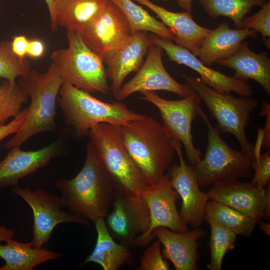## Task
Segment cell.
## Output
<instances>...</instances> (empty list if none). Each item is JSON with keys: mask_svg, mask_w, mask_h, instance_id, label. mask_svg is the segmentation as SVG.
Returning <instances> with one entry per match:
<instances>
[{"mask_svg": "<svg viewBox=\"0 0 270 270\" xmlns=\"http://www.w3.org/2000/svg\"><path fill=\"white\" fill-rule=\"evenodd\" d=\"M146 6L161 20L176 37L177 44L188 50L198 56L200 48L210 29L197 24L190 12L184 11L176 12L168 10L150 0H134Z\"/></svg>", "mask_w": 270, "mask_h": 270, "instance_id": "44dd1931", "label": "cell"}, {"mask_svg": "<svg viewBox=\"0 0 270 270\" xmlns=\"http://www.w3.org/2000/svg\"><path fill=\"white\" fill-rule=\"evenodd\" d=\"M66 36L68 48L57 50L51 56L64 83L90 94H108L110 86L102 58L84 44L78 32L67 31Z\"/></svg>", "mask_w": 270, "mask_h": 270, "instance_id": "52a82bcc", "label": "cell"}, {"mask_svg": "<svg viewBox=\"0 0 270 270\" xmlns=\"http://www.w3.org/2000/svg\"><path fill=\"white\" fill-rule=\"evenodd\" d=\"M88 136L116 193L138 196L151 186L128 154L120 126L100 124Z\"/></svg>", "mask_w": 270, "mask_h": 270, "instance_id": "277c9868", "label": "cell"}, {"mask_svg": "<svg viewBox=\"0 0 270 270\" xmlns=\"http://www.w3.org/2000/svg\"><path fill=\"white\" fill-rule=\"evenodd\" d=\"M27 113L28 108H25L9 122L0 126V142L17 132L24 120Z\"/></svg>", "mask_w": 270, "mask_h": 270, "instance_id": "d590c367", "label": "cell"}, {"mask_svg": "<svg viewBox=\"0 0 270 270\" xmlns=\"http://www.w3.org/2000/svg\"><path fill=\"white\" fill-rule=\"evenodd\" d=\"M152 233L164 246L162 250L164 258L172 262L176 270H198L200 259L198 252L200 240L206 234L200 227L180 232L168 228L158 227Z\"/></svg>", "mask_w": 270, "mask_h": 270, "instance_id": "ffe728a7", "label": "cell"}, {"mask_svg": "<svg viewBox=\"0 0 270 270\" xmlns=\"http://www.w3.org/2000/svg\"><path fill=\"white\" fill-rule=\"evenodd\" d=\"M204 220L210 228L209 242L210 258L207 268L210 270H220L226 254L235 247L237 234L208 214H206Z\"/></svg>", "mask_w": 270, "mask_h": 270, "instance_id": "f1b7e54d", "label": "cell"}, {"mask_svg": "<svg viewBox=\"0 0 270 270\" xmlns=\"http://www.w3.org/2000/svg\"><path fill=\"white\" fill-rule=\"evenodd\" d=\"M258 224L260 225V229L266 235H270V224L268 222H264L262 220Z\"/></svg>", "mask_w": 270, "mask_h": 270, "instance_id": "7bdbcfd3", "label": "cell"}, {"mask_svg": "<svg viewBox=\"0 0 270 270\" xmlns=\"http://www.w3.org/2000/svg\"><path fill=\"white\" fill-rule=\"evenodd\" d=\"M140 98L156 107L163 121V124L175 138L184 147L190 164L195 166L201 160L200 148L193 142L192 128L193 120L198 115L201 100L196 92L180 100H168L162 98L155 92H144Z\"/></svg>", "mask_w": 270, "mask_h": 270, "instance_id": "9c48e42d", "label": "cell"}, {"mask_svg": "<svg viewBox=\"0 0 270 270\" xmlns=\"http://www.w3.org/2000/svg\"><path fill=\"white\" fill-rule=\"evenodd\" d=\"M162 1H163L164 2H170L172 0H162Z\"/></svg>", "mask_w": 270, "mask_h": 270, "instance_id": "ee69618b", "label": "cell"}, {"mask_svg": "<svg viewBox=\"0 0 270 270\" xmlns=\"http://www.w3.org/2000/svg\"><path fill=\"white\" fill-rule=\"evenodd\" d=\"M152 44L148 32H138L120 48L102 58L106 66L107 76L112 81L110 90L113 94L120 90L130 74L140 68Z\"/></svg>", "mask_w": 270, "mask_h": 270, "instance_id": "d6986e66", "label": "cell"}, {"mask_svg": "<svg viewBox=\"0 0 270 270\" xmlns=\"http://www.w3.org/2000/svg\"><path fill=\"white\" fill-rule=\"evenodd\" d=\"M58 95L56 104L66 124L74 128L78 138L88 136L90 130L100 124L120 126L146 116L130 110L120 102H102L68 83L62 84Z\"/></svg>", "mask_w": 270, "mask_h": 270, "instance_id": "5b68a950", "label": "cell"}, {"mask_svg": "<svg viewBox=\"0 0 270 270\" xmlns=\"http://www.w3.org/2000/svg\"><path fill=\"white\" fill-rule=\"evenodd\" d=\"M112 209L106 216L107 229L112 236L130 248L136 246L137 236L150 224V214L142 196H129L116 193Z\"/></svg>", "mask_w": 270, "mask_h": 270, "instance_id": "2e32d148", "label": "cell"}, {"mask_svg": "<svg viewBox=\"0 0 270 270\" xmlns=\"http://www.w3.org/2000/svg\"><path fill=\"white\" fill-rule=\"evenodd\" d=\"M13 192L22 198L32 210L34 223L32 246L42 248L46 246L56 226L64 222L88 225L90 222L72 213L62 210L64 205L60 196L50 194L45 189L32 190L18 186L12 188Z\"/></svg>", "mask_w": 270, "mask_h": 270, "instance_id": "30bf717a", "label": "cell"}, {"mask_svg": "<svg viewBox=\"0 0 270 270\" xmlns=\"http://www.w3.org/2000/svg\"><path fill=\"white\" fill-rule=\"evenodd\" d=\"M108 0H54L55 30L58 26L79 32L106 6Z\"/></svg>", "mask_w": 270, "mask_h": 270, "instance_id": "d4e9b609", "label": "cell"}, {"mask_svg": "<svg viewBox=\"0 0 270 270\" xmlns=\"http://www.w3.org/2000/svg\"><path fill=\"white\" fill-rule=\"evenodd\" d=\"M206 194L213 200L228 206L254 219L258 224L270 217V182L259 190L250 182L238 179L224 180L214 182Z\"/></svg>", "mask_w": 270, "mask_h": 270, "instance_id": "7c38bea8", "label": "cell"}, {"mask_svg": "<svg viewBox=\"0 0 270 270\" xmlns=\"http://www.w3.org/2000/svg\"><path fill=\"white\" fill-rule=\"evenodd\" d=\"M94 222L97 232L96 245L80 266L94 262L104 270H117L126 264H132L134 260L130 248L114 240L107 229L104 218H98Z\"/></svg>", "mask_w": 270, "mask_h": 270, "instance_id": "cb8c5ba5", "label": "cell"}, {"mask_svg": "<svg viewBox=\"0 0 270 270\" xmlns=\"http://www.w3.org/2000/svg\"><path fill=\"white\" fill-rule=\"evenodd\" d=\"M64 83L60 72L52 62L44 73L31 69L18 84L30 98L24 120L14 136L6 144L7 149L20 147L38 134L56 130V104Z\"/></svg>", "mask_w": 270, "mask_h": 270, "instance_id": "3957f363", "label": "cell"}, {"mask_svg": "<svg viewBox=\"0 0 270 270\" xmlns=\"http://www.w3.org/2000/svg\"><path fill=\"white\" fill-rule=\"evenodd\" d=\"M258 32L246 28L232 29L226 22L221 23L206 36L198 52V59L210 66L218 60L234 54L240 44L248 37H256Z\"/></svg>", "mask_w": 270, "mask_h": 270, "instance_id": "603a6c76", "label": "cell"}, {"mask_svg": "<svg viewBox=\"0 0 270 270\" xmlns=\"http://www.w3.org/2000/svg\"><path fill=\"white\" fill-rule=\"evenodd\" d=\"M28 99L18 83L7 80L3 82L0 85V126L16 116Z\"/></svg>", "mask_w": 270, "mask_h": 270, "instance_id": "4dcf8cb0", "label": "cell"}, {"mask_svg": "<svg viewBox=\"0 0 270 270\" xmlns=\"http://www.w3.org/2000/svg\"><path fill=\"white\" fill-rule=\"evenodd\" d=\"M120 129L132 160L151 185L158 183L176 153L170 132L163 124L146 115L120 126Z\"/></svg>", "mask_w": 270, "mask_h": 270, "instance_id": "7a4b0ae2", "label": "cell"}, {"mask_svg": "<svg viewBox=\"0 0 270 270\" xmlns=\"http://www.w3.org/2000/svg\"><path fill=\"white\" fill-rule=\"evenodd\" d=\"M254 176L250 182L259 190H263L270 180V150L260 154L257 161L251 164Z\"/></svg>", "mask_w": 270, "mask_h": 270, "instance_id": "e575fe53", "label": "cell"}, {"mask_svg": "<svg viewBox=\"0 0 270 270\" xmlns=\"http://www.w3.org/2000/svg\"><path fill=\"white\" fill-rule=\"evenodd\" d=\"M15 234L16 231L14 229L0 226V242H6L12 238Z\"/></svg>", "mask_w": 270, "mask_h": 270, "instance_id": "ab89813d", "label": "cell"}, {"mask_svg": "<svg viewBox=\"0 0 270 270\" xmlns=\"http://www.w3.org/2000/svg\"><path fill=\"white\" fill-rule=\"evenodd\" d=\"M45 50L44 42L38 39L29 40L26 55L32 58L42 57Z\"/></svg>", "mask_w": 270, "mask_h": 270, "instance_id": "f35d334b", "label": "cell"}, {"mask_svg": "<svg viewBox=\"0 0 270 270\" xmlns=\"http://www.w3.org/2000/svg\"><path fill=\"white\" fill-rule=\"evenodd\" d=\"M30 64L26 58H21L12 51L11 42H0V78L10 82L26 76L30 70Z\"/></svg>", "mask_w": 270, "mask_h": 270, "instance_id": "1f68e13d", "label": "cell"}, {"mask_svg": "<svg viewBox=\"0 0 270 270\" xmlns=\"http://www.w3.org/2000/svg\"><path fill=\"white\" fill-rule=\"evenodd\" d=\"M2 244L0 258L5 262L0 270H32L46 262L57 260L62 254L46 248H36L30 242H20L12 238Z\"/></svg>", "mask_w": 270, "mask_h": 270, "instance_id": "484cf974", "label": "cell"}, {"mask_svg": "<svg viewBox=\"0 0 270 270\" xmlns=\"http://www.w3.org/2000/svg\"><path fill=\"white\" fill-rule=\"evenodd\" d=\"M164 51L154 44L150 46L146 58L136 76L113 94L116 100L122 101L136 92L165 90L182 98L194 92L188 84L178 82L168 72L162 60Z\"/></svg>", "mask_w": 270, "mask_h": 270, "instance_id": "9a60e30c", "label": "cell"}, {"mask_svg": "<svg viewBox=\"0 0 270 270\" xmlns=\"http://www.w3.org/2000/svg\"><path fill=\"white\" fill-rule=\"evenodd\" d=\"M65 207L70 213L87 220L105 218L110 212L116 192L92 144L86 146L84 163L72 179L55 182Z\"/></svg>", "mask_w": 270, "mask_h": 270, "instance_id": "6da1fadb", "label": "cell"}, {"mask_svg": "<svg viewBox=\"0 0 270 270\" xmlns=\"http://www.w3.org/2000/svg\"><path fill=\"white\" fill-rule=\"evenodd\" d=\"M161 243L157 239L146 248L140 258L138 270H169L170 264L162 254Z\"/></svg>", "mask_w": 270, "mask_h": 270, "instance_id": "836d02e7", "label": "cell"}, {"mask_svg": "<svg viewBox=\"0 0 270 270\" xmlns=\"http://www.w3.org/2000/svg\"><path fill=\"white\" fill-rule=\"evenodd\" d=\"M150 36L152 43L161 47L170 60L197 72L200 76V80L204 84L218 91L228 93L232 92L240 96H252L253 90L248 82L228 76L204 65L188 50L174 44L170 40L154 34Z\"/></svg>", "mask_w": 270, "mask_h": 270, "instance_id": "e0dca14e", "label": "cell"}, {"mask_svg": "<svg viewBox=\"0 0 270 270\" xmlns=\"http://www.w3.org/2000/svg\"><path fill=\"white\" fill-rule=\"evenodd\" d=\"M270 105L266 100L264 101L262 105V110L260 115L266 114V127L263 130L262 146L266 150L270 147Z\"/></svg>", "mask_w": 270, "mask_h": 270, "instance_id": "74e56055", "label": "cell"}, {"mask_svg": "<svg viewBox=\"0 0 270 270\" xmlns=\"http://www.w3.org/2000/svg\"><path fill=\"white\" fill-rule=\"evenodd\" d=\"M29 40L24 35L13 36L11 42L13 52L19 58H24L26 55Z\"/></svg>", "mask_w": 270, "mask_h": 270, "instance_id": "8d00e7d4", "label": "cell"}, {"mask_svg": "<svg viewBox=\"0 0 270 270\" xmlns=\"http://www.w3.org/2000/svg\"><path fill=\"white\" fill-rule=\"evenodd\" d=\"M176 4L179 7L184 11L191 12L194 0H176Z\"/></svg>", "mask_w": 270, "mask_h": 270, "instance_id": "b9f144b4", "label": "cell"}, {"mask_svg": "<svg viewBox=\"0 0 270 270\" xmlns=\"http://www.w3.org/2000/svg\"><path fill=\"white\" fill-rule=\"evenodd\" d=\"M180 164L170 166L168 175L174 189L182 199L179 212L184 222L193 228L200 227L206 214V194L200 190L194 166L188 164L183 157L182 144L173 138Z\"/></svg>", "mask_w": 270, "mask_h": 270, "instance_id": "4fadbf2b", "label": "cell"}, {"mask_svg": "<svg viewBox=\"0 0 270 270\" xmlns=\"http://www.w3.org/2000/svg\"><path fill=\"white\" fill-rule=\"evenodd\" d=\"M198 115L208 129L204 158L194 166L200 186L206 187L220 180L250 178L252 168L250 158L241 150H234L228 144L200 106Z\"/></svg>", "mask_w": 270, "mask_h": 270, "instance_id": "ba28073f", "label": "cell"}, {"mask_svg": "<svg viewBox=\"0 0 270 270\" xmlns=\"http://www.w3.org/2000/svg\"><path fill=\"white\" fill-rule=\"evenodd\" d=\"M237 28L253 30L260 32L263 40L270 48V2L268 1L256 13L246 16Z\"/></svg>", "mask_w": 270, "mask_h": 270, "instance_id": "d6a6232c", "label": "cell"}, {"mask_svg": "<svg viewBox=\"0 0 270 270\" xmlns=\"http://www.w3.org/2000/svg\"><path fill=\"white\" fill-rule=\"evenodd\" d=\"M63 138H59L43 148L24 150L20 147L10 149L0 161V188L18 186L20 179L46 166L51 160L62 156Z\"/></svg>", "mask_w": 270, "mask_h": 270, "instance_id": "ac0fdd59", "label": "cell"}, {"mask_svg": "<svg viewBox=\"0 0 270 270\" xmlns=\"http://www.w3.org/2000/svg\"><path fill=\"white\" fill-rule=\"evenodd\" d=\"M216 63L233 69L234 77L237 79L254 80L270 95V58L266 51L256 53L250 49L248 43L244 41L234 54Z\"/></svg>", "mask_w": 270, "mask_h": 270, "instance_id": "7402d4cb", "label": "cell"}, {"mask_svg": "<svg viewBox=\"0 0 270 270\" xmlns=\"http://www.w3.org/2000/svg\"><path fill=\"white\" fill-rule=\"evenodd\" d=\"M109 0L122 12L133 34L140 31L150 32L159 36L175 41L176 37L168 28L132 0Z\"/></svg>", "mask_w": 270, "mask_h": 270, "instance_id": "4316f807", "label": "cell"}, {"mask_svg": "<svg viewBox=\"0 0 270 270\" xmlns=\"http://www.w3.org/2000/svg\"><path fill=\"white\" fill-rule=\"evenodd\" d=\"M206 214L237 235L250 236L256 224L250 216L213 200L208 201Z\"/></svg>", "mask_w": 270, "mask_h": 270, "instance_id": "f546056e", "label": "cell"}, {"mask_svg": "<svg viewBox=\"0 0 270 270\" xmlns=\"http://www.w3.org/2000/svg\"><path fill=\"white\" fill-rule=\"evenodd\" d=\"M46 5L48 6L50 18V21H51V26L52 28L54 31H55V28H54V0H44Z\"/></svg>", "mask_w": 270, "mask_h": 270, "instance_id": "60d3db41", "label": "cell"}, {"mask_svg": "<svg viewBox=\"0 0 270 270\" xmlns=\"http://www.w3.org/2000/svg\"><path fill=\"white\" fill-rule=\"evenodd\" d=\"M182 76L208 107L211 116L217 121L220 132L232 134L238 140L240 150L255 160L254 144L246 136V128L250 114L258 106V102L252 96L236 98L228 92L217 90L201 82L199 78L182 74Z\"/></svg>", "mask_w": 270, "mask_h": 270, "instance_id": "8992f818", "label": "cell"}, {"mask_svg": "<svg viewBox=\"0 0 270 270\" xmlns=\"http://www.w3.org/2000/svg\"><path fill=\"white\" fill-rule=\"evenodd\" d=\"M267 0H199V4L211 18L227 17L232 20L237 28L255 6L262 7Z\"/></svg>", "mask_w": 270, "mask_h": 270, "instance_id": "83f0119b", "label": "cell"}, {"mask_svg": "<svg viewBox=\"0 0 270 270\" xmlns=\"http://www.w3.org/2000/svg\"><path fill=\"white\" fill-rule=\"evenodd\" d=\"M140 196L148 206L150 224L145 233L137 236L136 246L142 247L148 244L155 239L152 231L158 227H164L180 232L189 230L188 226L177 210L176 202L180 197L173 188L167 174L158 183L150 186Z\"/></svg>", "mask_w": 270, "mask_h": 270, "instance_id": "8fae6325", "label": "cell"}, {"mask_svg": "<svg viewBox=\"0 0 270 270\" xmlns=\"http://www.w3.org/2000/svg\"><path fill=\"white\" fill-rule=\"evenodd\" d=\"M78 34L101 58L120 48L134 34L122 12L109 0L105 8Z\"/></svg>", "mask_w": 270, "mask_h": 270, "instance_id": "5bb4252c", "label": "cell"}]
</instances>
